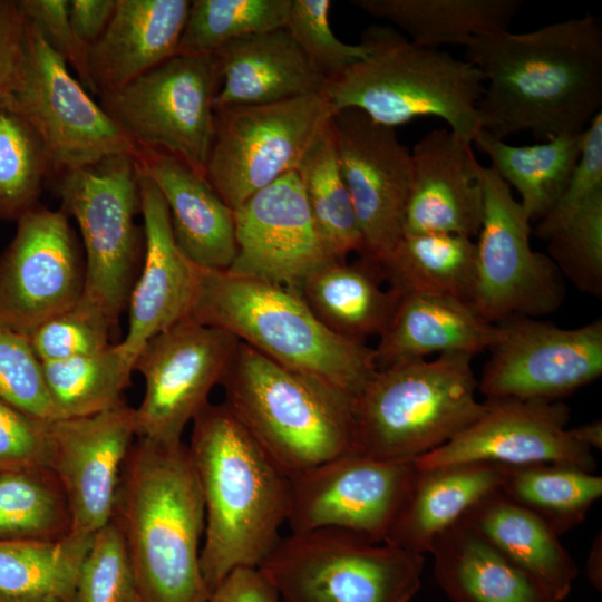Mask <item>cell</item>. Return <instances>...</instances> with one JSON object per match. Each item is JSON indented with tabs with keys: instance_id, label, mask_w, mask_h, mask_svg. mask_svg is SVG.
I'll use <instances>...</instances> for the list:
<instances>
[{
	"instance_id": "7bdbcfd3",
	"label": "cell",
	"mask_w": 602,
	"mask_h": 602,
	"mask_svg": "<svg viewBox=\"0 0 602 602\" xmlns=\"http://www.w3.org/2000/svg\"><path fill=\"white\" fill-rule=\"evenodd\" d=\"M72 602H140L126 541L114 520L93 535Z\"/></svg>"
},
{
	"instance_id": "11a10c76",
	"label": "cell",
	"mask_w": 602,
	"mask_h": 602,
	"mask_svg": "<svg viewBox=\"0 0 602 602\" xmlns=\"http://www.w3.org/2000/svg\"><path fill=\"white\" fill-rule=\"evenodd\" d=\"M586 575L591 584L599 591L602 589V541L601 534L593 541L586 561Z\"/></svg>"
},
{
	"instance_id": "8992f818",
	"label": "cell",
	"mask_w": 602,
	"mask_h": 602,
	"mask_svg": "<svg viewBox=\"0 0 602 602\" xmlns=\"http://www.w3.org/2000/svg\"><path fill=\"white\" fill-rule=\"evenodd\" d=\"M224 405L290 478L355 450L352 396L239 342Z\"/></svg>"
},
{
	"instance_id": "f546056e",
	"label": "cell",
	"mask_w": 602,
	"mask_h": 602,
	"mask_svg": "<svg viewBox=\"0 0 602 602\" xmlns=\"http://www.w3.org/2000/svg\"><path fill=\"white\" fill-rule=\"evenodd\" d=\"M383 282L378 263L359 256L321 266L297 291L329 330L366 342L383 332L399 301L400 294Z\"/></svg>"
},
{
	"instance_id": "4dcf8cb0",
	"label": "cell",
	"mask_w": 602,
	"mask_h": 602,
	"mask_svg": "<svg viewBox=\"0 0 602 602\" xmlns=\"http://www.w3.org/2000/svg\"><path fill=\"white\" fill-rule=\"evenodd\" d=\"M555 602L570 594L577 566L559 535L542 518L506 498L488 495L463 517Z\"/></svg>"
},
{
	"instance_id": "1f68e13d",
	"label": "cell",
	"mask_w": 602,
	"mask_h": 602,
	"mask_svg": "<svg viewBox=\"0 0 602 602\" xmlns=\"http://www.w3.org/2000/svg\"><path fill=\"white\" fill-rule=\"evenodd\" d=\"M383 281L399 294H423L469 303L476 245L457 234H405L376 261Z\"/></svg>"
},
{
	"instance_id": "d4e9b609",
	"label": "cell",
	"mask_w": 602,
	"mask_h": 602,
	"mask_svg": "<svg viewBox=\"0 0 602 602\" xmlns=\"http://www.w3.org/2000/svg\"><path fill=\"white\" fill-rule=\"evenodd\" d=\"M190 7L188 0H116L108 27L88 48L90 91L119 88L176 55Z\"/></svg>"
},
{
	"instance_id": "f1b7e54d",
	"label": "cell",
	"mask_w": 602,
	"mask_h": 602,
	"mask_svg": "<svg viewBox=\"0 0 602 602\" xmlns=\"http://www.w3.org/2000/svg\"><path fill=\"white\" fill-rule=\"evenodd\" d=\"M429 553L435 580L453 602H555L464 518Z\"/></svg>"
},
{
	"instance_id": "9c48e42d",
	"label": "cell",
	"mask_w": 602,
	"mask_h": 602,
	"mask_svg": "<svg viewBox=\"0 0 602 602\" xmlns=\"http://www.w3.org/2000/svg\"><path fill=\"white\" fill-rule=\"evenodd\" d=\"M55 179L60 208L76 220L82 237L84 292L101 305L116 329L145 249L144 229L135 223L140 212L135 157L114 155Z\"/></svg>"
},
{
	"instance_id": "2e32d148",
	"label": "cell",
	"mask_w": 602,
	"mask_h": 602,
	"mask_svg": "<svg viewBox=\"0 0 602 602\" xmlns=\"http://www.w3.org/2000/svg\"><path fill=\"white\" fill-rule=\"evenodd\" d=\"M414 472V460L352 450L290 477L291 533L336 528L385 542Z\"/></svg>"
},
{
	"instance_id": "7402d4cb",
	"label": "cell",
	"mask_w": 602,
	"mask_h": 602,
	"mask_svg": "<svg viewBox=\"0 0 602 602\" xmlns=\"http://www.w3.org/2000/svg\"><path fill=\"white\" fill-rule=\"evenodd\" d=\"M414 177L402 235L457 234L476 237L484 198L479 162L473 144L450 129L438 128L419 139L412 151Z\"/></svg>"
},
{
	"instance_id": "c3c4849f",
	"label": "cell",
	"mask_w": 602,
	"mask_h": 602,
	"mask_svg": "<svg viewBox=\"0 0 602 602\" xmlns=\"http://www.w3.org/2000/svg\"><path fill=\"white\" fill-rule=\"evenodd\" d=\"M49 454V421L0 399V472L48 467Z\"/></svg>"
},
{
	"instance_id": "4fadbf2b",
	"label": "cell",
	"mask_w": 602,
	"mask_h": 602,
	"mask_svg": "<svg viewBox=\"0 0 602 602\" xmlns=\"http://www.w3.org/2000/svg\"><path fill=\"white\" fill-rule=\"evenodd\" d=\"M478 176L484 212L469 304L494 324L556 311L565 294L562 275L547 254L532 249L531 221L491 166L479 165Z\"/></svg>"
},
{
	"instance_id": "30bf717a",
	"label": "cell",
	"mask_w": 602,
	"mask_h": 602,
	"mask_svg": "<svg viewBox=\"0 0 602 602\" xmlns=\"http://www.w3.org/2000/svg\"><path fill=\"white\" fill-rule=\"evenodd\" d=\"M215 129L205 177L235 211L298 166L330 125L322 94L260 105L214 108Z\"/></svg>"
},
{
	"instance_id": "3957f363",
	"label": "cell",
	"mask_w": 602,
	"mask_h": 602,
	"mask_svg": "<svg viewBox=\"0 0 602 602\" xmlns=\"http://www.w3.org/2000/svg\"><path fill=\"white\" fill-rule=\"evenodd\" d=\"M111 520L125 537L140 602H207L204 504L186 444L135 440Z\"/></svg>"
},
{
	"instance_id": "52a82bcc",
	"label": "cell",
	"mask_w": 602,
	"mask_h": 602,
	"mask_svg": "<svg viewBox=\"0 0 602 602\" xmlns=\"http://www.w3.org/2000/svg\"><path fill=\"white\" fill-rule=\"evenodd\" d=\"M473 358L441 353L377 369L353 398L355 452L414 460L464 430L486 408Z\"/></svg>"
},
{
	"instance_id": "9a60e30c",
	"label": "cell",
	"mask_w": 602,
	"mask_h": 602,
	"mask_svg": "<svg viewBox=\"0 0 602 602\" xmlns=\"http://www.w3.org/2000/svg\"><path fill=\"white\" fill-rule=\"evenodd\" d=\"M477 390L486 399L556 401L602 375V320L565 329L532 317L497 323Z\"/></svg>"
},
{
	"instance_id": "ab89813d",
	"label": "cell",
	"mask_w": 602,
	"mask_h": 602,
	"mask_svg": "<svg viewBox=\"0 0 602 602\" xmlns=\"http://www.w3.org/2000/svg\"><path fill=\"white\" fill-rule=\"evenodd\" d=\"M50 166L33 126L0 94V220L17 221L39 204Z\"/></svg>"
},
{
	"instance_id": "60d3db41",
	"label": "cell",
	"mask_w": 602,
	"mask_h": 602,
	"mask_svg": "<svg viewBox=\"0 0 602 602\" xmlns=\"http://www.w3.org/2000/svg\"><path fill=\"white\" fill-rule=\"evenodd\" d=\"M292 0H194L178 43L181 55L207 56L226 42L287 26Z\"/></svg>"
},
{
	"instance_id": "74e56055",
	"label": "cell",
	"mask_w": 602,
	"mask_h": 602,
	"mask_svg": "<svg viewBox=\"0 0 602 602\" xmlns=\"http://www.w3.org/2000/svg\"><path fill=\"white\" fill-rule=\"evenodd\" d=\"M91 537L69 534L54 542L0 540V593L72 602Z\"/></svg>"
},
{
	"instance_id": "816d5d0a",
	"label": "cell",
	"mask_w": 602,
	"mask_h": 602,
	"mask_svg": "<svg viewBox=\"0 0 602 602\" xmlns=\"http://www.w3.org/2000/svg\"><path fill=\"white\" fill-rule=\"evenodd\" d=\"M207 602H282L259 567H237L211 591Z\"/></svg>"
},
{
	"instance_id": "7c38bea8",
	"label": "cell",
	"mask_w": 602,
	"mask_h": 602,
	"mask_svg": "<svg viewBox=\"0 0 602 602\" xmlns=\"http://www.w3.org/2000/svg\"><path fill=\"white\" fill-rule=\"evenodd\" d=\"M2 94L39 134L50 177L114 155L137 154V146L93 100L64 58L27 19L23 58L14 80Z\"/></svg>"
},
{
	"instance_id": "ee69618b",
	"label": "cell",
	"mask_w": 602,
	"mask_h": 602,
	"mask_svg": "<svg viewBox=\"0 0 602 602\" xmlns=\"http://www.w3.org/2000/svg\"><path fill=\"white\" fill-rule=\"evenodd\" d=\"M113 324L101 305L88 294L41 323L28 337L41 363L88 356L108 348Z\"/></svg>"
},
{
	"instance_id": "ba28073f",
	"label": "cell",
	"mask_w": 602,
	"mask_h": 602,
	"mask_svg": "<svg viewBox=\"0 0 602 602\" xmlns=\"http://www.w3.org/2000/svg\"><path fill=\"white\" fill-rule=\"evenodd\" d=\"M424 564V554L321 528L281 537L259 569L282 602H410Z\"/></svg>"
},
{
	"instance_id": "44dd1931",
	"label": "cell",
	"mask_w": 602,
	"mask_h": 602,
	"mask_svg": "<svg viewBox=\"0 0 602 602\" xmlns=\"http://www.w3.org/2000/svg\"><path fill=\"white\" fill-rule=\"evenodd\" d=\"M135 437V408L126 404L90 416L49 421L48 467L67 496L70 534L91 537L111 521Z\"/></svg>"
},
{
	"instance_id": "7dc6e473",
	"label": "cell",
	"mask_w": 602,
	"mask_h": 602,
	"mask_svg": "<svg viewBox=\"0 0 602 602\" xmlns=\"http://www.w3.org/2000/svg\"><path fill=\"white\" fill-rule=\"evenodd\" d=\"M602 193V113L594 116L583 133V144L570 181L554 207L537 222L534 234L541 233Z\"/></svg>"
},
{
	"instance_id": "ffe728a7",
	"label": "cell",
	"mask_w": 602,
	"mask_h": 602,
	"mask_svg": "<svg viewBox=\"0 0 602 602\" xmlns=\"http://www.w3.org/2000/svg\"><path fill=\"white\" fill-rule=\"evenodd\" d=\"M234 220L230 274L298 290L308 275L336 261L315 227L297 171L250 196Z\"/></svg>"
},
{
	"instance_id": "681fc988",
	"label": "cell",
	"mask_w": 602,
	"mask_h": 602,
	"mask_svg": "<svg viewBox=\"0 0 602 602\" xmlns=\"http://www.w3.org/2000/svg\"><path fill=\"white\" fill-rule=\"evenodd\" d=\"M19 6L26 19L38 28L47 43L77 71L81 85L90 90L88 48L71 28L69 0H19Z\"/></svg>"
},
{
	"instance_id": "cb8c5ba5",
	"label": "cell",
	"mask_w": 602,
	"mask_h": 602,
	"mask_svg": "<svg viewBox=\"0 0 602 602\" xmlns=\"http://www.w3.org/2000/svg\"><path fill=\"white\" fill-rule=\"evenodd\" d=\"M135 161L162 193L183 254L202 269L227 271L236 255L234 211L206 177L159 149L137 147Z\"/></svg>"
},
{
	"instance_id": "277c9868",
	"label": "cell",
	"mask_w": 602,
	"mask_h": 602,
	"mask_svg": "<svg viewBox=\"0 0 602 602\" xmlns=\"http://www.w3.org/2000/svg\"><path fill=\"white\" fill-rule=\"evenodd\" d=\"M194 268L188 319L223 329L273 361L352 397L376 372L373 349L329 330L297 290Z\"/></svg>"
},
{
	"instance_id": "83f0119b",
	"label": "cell",
	"mask_w": 602,
	"mask_h": 602,
	"mask_svg": "<svg viewBox=\"0 0 602 602\" xmlns=\"http://www.w3.org/2000/svg\"><path fill=\"white\" fill-rule=\"evenodd\" d=\"M499 328L469 303L443 297L400 294L395 312L373 349L377 369L433 353L488 350Z\"/></svg>"
},
{
	"instance_id": "bcb514c9",
	"label": "cell",
	"mask_w": 602,
	"mask_h": 602,
	"mask_svg": "<svg viewBox=\"0 0 602 602\" xmlns=\"http://www.w3.org/2000/svg\"><path fill=\"white\" fill-rule=\"evenodd\" d=\"M0 399L46 420L58 419L48 394L42 365L29 339L0 324Z\"/></svg>"
},
{
	"instance_id": "484cf974",
	"label": "cell",
	"mask_w": 602,
	"mask_h": 602,
	"mask_svg": "<svg viewBox=\"0 0 602 602\" xmlns=\"http://www.w3.org/2000/svg\"><path fill=\"white\" fill-rule=\"evenodd\" d=\"M213 55L221 78L214 108L322 94L326 84L285 27L231 40Z\"/></svg>"
},
{
	"instance_id": "6da1fadb",
	"label": "cell",
	"mask_w": 602,
	"mask_h": 602,
	"mask_svg": "<svg viewBox=\"0 0 602 602\" xmlns=\"http://www.w3.org/2000/svg\"><path fill=\"white\" fill-rule=\"evenodd\" d=\"M482 74V129L504 139L582 133L601 113L602 30L585 14L526 32L480 33L466 46Z\"/></svg>"
},
{
	"instance_id": "5bb4252c",
	"label": "cell",
	"mask_w": 602,
	"mask_h": 602,
	"mask_svg": "<svg viewBox=\"0 0 602 602\" xmlns=\"http://www.w3.org/2000/svg\"><path fill=\"white\" fill-rule=\"evenodd\" d=\"M240 340L232 333L185 318L149 339L134 361L144 378L136 412L137 437L182 441L186 426L210 402Z\"/></svg>"
},
{
	"instance_id": "db71d44e",
	"label": "cell",
	"mask_w": 602,
	"mask_h": 602,
	"mask_svg": "<svg viewBox=\"0 0 602 602\" xmlns=\"http://www.w3.org/2000/svg\"><path fill=\"white\" fill-rule=\"evenodd\" d=\"M569 434L576 443L590 449L602 448V423L594 420L574 428H569Z\"/></svg>"
},
{
	"instance_id": "8fae6325",
	"label": "cell",
	"mask_w": 602,
	"mask_h": 602,
	"mask_svg": "<svg viewBox=\"0 0 602 602\" xmlns=\"http://www.w3.org/2000/svg\"><path fill=\"white\" fill-rule=\"evenodd\" d=\"M221 78L214 55L176 54L99 105L137 146L173 154L205 176Z\"/></svg>"
},
{
	"instance_id": "d6a6232c",
	"label": "cell",
	"mask_w": 602,
	"mask_h": 602,
	"mask_svg": "<svg viewBox=\"0 0 602 602\" xmlns=\"http://www.w3.org/2000/svg\"><path fill=\"white\" fill-rule=\"evenodd\" d=\"M356 7L387 20L414 43L438 49L467 46L480 33L508 29L521 0H355Z\"/></svg>"
},
{
	"instance_id": "f5cc1de1",
	"label": "cell",
	"mask_w": 602,
	"mask_h": 602,
	"mask_svg": "<svg viewBox=\"0 0 602 602\" xmlns=\"http://www.w3.org/2000/svg\"><path fill=\"white\" fill-rule=\"evenodd\" d=\"M116 9V0H70L69 20L77 39L89 48L105 32Z\"/></svg>"
},
{
	"instance_id": "5b68a950",
	"label": "cell",
	"mask_w": 602,
	"mask_h": 602,
	"mask_svg": "<svg viewBox=\"0 0 602 602\" xmlns=\"http://www.w3.org/2000/svg\"><path fill=\"white\" fill-rule=\"evenodd\" d=\"M361 43L366 59L326 80L322 95L334 113L359 109L390 127L433 116L473 144L482 129L477 107L484 91L473 64L418 46L390 26L368 27Z\"/></svg>"
},
{
	"instance_id": "9f6ffc18",
	"label": "cell",
	"mask_w": 602,
	"mask_h": 602,
	"mask_svg": "<svg viewBox=\"0 0 602 602\" xmlns=\"http://www.w3.org/2000/svg\"><path fill=\"white\" fill-rule=\"evenodd\" d=\"M0 602H65L61 600H55V599H21V598H13L9 595H4L0 593Z\"/></svg>"
},
{
	"instance_id": "603a6c76",
	"label": "cell",
	"mask_w": 602,
	"mask_h": 602,
	"mask_svg": "<svg viewBox=\"0 0 602 602\" xmlns=\"http://www.w3.org/2000/svg\"><path fill=\"white\" fill-rule=\"evenodd\" d=\"M138 183L145 249L128 299L127 333L119 342L133 362L149 339L187 318L195 278L194 264L174 239L162 193L140 171Z\"/></svg>"
},
{
	"instance_id": "f907efd6",
	"label": "cell",
	"mask_w": 602,
	"mask_h": 602,
	"mask_svg": "<svg viewBox=\"0 0 602 602\" xmlns=\"http://www.w3.org/2000/svg\"><path fill=\"white\" fill-rule=\"evenodd\" d=\"M26 18L16 0H0V94L14 80L25 52Z\"/></svg>"
},
{
	"instance_id": "e575fe53",
	"label": "cell",
	"mask_w": 602,
	"mask_h": 602,
	"mask_svg": "<svg viewBox=\"0 0 602 602\" xmlns=\"http://www.w3.org/2000/svg\"><path fill=\"white\" fill-rule=\"evenodd\" d=\"M498 491L560 536L581 524L601 497L602 477L562 463L505 466Z\"/></svg>"
},
{
	"instance_id": "8d00e7d4",
	"label": "cell",
	"mask_w": 602,
	"mask_h": 602,
	"mask_svg": "<svg viewBox=\"0 0 602 602\" xmlns=\"http://www.w3.org/2000/svg\"><path fill=\"white\" fill-rule=\"evenodd\" d=\"M42 365L48 394L60 418L95 415L124 402L134 362L119 343L81 357Z\"/></svg>"
},
{
	"instance_id": "7a4b0ae2",
	"label": "cell",
	"mask_w": 602,
	"mask_h": 602,
	"mask_svg": "<svg viewBox=\"0 0 602 602\" xmlns=\"http://www.w3.org/2000/svg\"><path fill=\"white\" fill-rule=\"evenodd\" d=\"M204 504L201 569L214 590L237 567H259L287 522L289 477L225 405L208 402L187 445Z\"/></svg>"
},
{
	"instance_id": "d6986e66",
	"label": "cell",
	"mask_w": 602,
	"mask_h": 602,
	"mask_svg": "<svg viewBox=\"0 0 602 602\" xmlns=\"http://www.w3.org/2000/svg\"><path fill=\"white\" fill-rule=\"evenodd\" d=\"M484 412L443 446L414 459L417 468L485 462L504 466L562 463L593 473L591 449L566 428L570 408L561 400L489 398Z\"/></svg>"
},
{
	"instance_id": "d590c367",
	"label": "cell",
	"mask_w": 602,
	"mask_h": 602,
	"mask_svg": "<svg viewBox=\"0 0 602 602\" xmlns=\"http://www.w3.org/2000/svg\"><path fill=\"white\" fill-rule=\"evenodd\" d=\"M297 172L315 227L333 259L362 255L363 237L339 166L331 122Z\"/></svg>"
},
{
	"instance_id": "836d02e7",
	"label": "cell",
	"mask_w": 602,
	"mask_h": 602,
	"mask_svg": "<svg viewBox=\"0 0 602 602\" xmlns=\"http://www.w3.org/2000/svg\"><path fill=\"white\" fill-rule=\"evenodd\" d=\"M583 133L518 146L480 129L473 145L487 156L498 176L518 192V202L528 220L538 222L563 194L581 154Z\"/></svg>"
},
{
	"instance_id": "4316f807",
	"label": "cell",
	"mask_w": 602,
	"mask_h": 602,
	"mask_svg": "<svg viewBox=\"0 0 602 602\" xmlns=\"http://www.w3.org/2000/svg\"><path fill=\"white\" fill-rule=\"evenodd\" d=\"M504 465L472 462L417 468L386 543L429 553L434 541L499 489Z\"/></svg>"
},
{
	"instance_id": "e0dca14e",
	"label": "cell",
	"mask_w": 602,
	"mask_h": 602,
	"mask_svg": "<svg viewBox=\"0 0 602 602\" xmlns=\"http://www.w3.org/2000/svg\"><path fill=\"white\" fill-rule=\"evenodd\" d=\"M16 222L0 258V324L28 338L81 297L85 263L61 208L38 204Z\"/></svg>"
},
{
	"instance_id": "ac0fdd59",
	"label": "cell",
	"mask_w": 602,
	"mask_h": 602,
	"mask_svg": "<svg viewBox=\"0 0 602 602\" xmlns=\"http://www.w3.org/2000/svg\"><path fill=\"white\" fill-rule=\"evenodd\" d=\"M331 127L363 237L360 256L378 261L402 236L414 177L411 151L398 139L395 127L376 123L359 109L336 111Z\"/></svg>"
},
{
	"instance_id": "b9f144b4",
	"label": "cell",
	"mask_w": 602,
	"mask_h": 602,
	"mask_svg": "<svg viewBox=\"0 0 602 602\" xmlns=\"http://www.w3.org/2000/svg\"><path fill=\"white\" fill-rule=\"evenodd\" d=\"M561 275L595 298L602 295V193L570 216L536 234Z\"/></svg>"
},
{
	"instance_id": "f35d334b",
	"label": "cell",
	"mask_w": 602,
	"mask_h": 602,
	"mask_svg": "<svg viewBox=\"0 0 602 602\" xmlns=\"http://www.w3.org/2000/svg\"><path fill=\"white\" fill-rule=\"evenodd\" d=\"M70 530L67 496L49 467L0 472V540L54 542Z\"/></svg>"
},
{
	"instance_id": "f6af8a7d",
	"label": "cell",
	"mask_w": 602,
	"mask_h": 602,
	"mask_svg": "<svg viewBox=\"0 0 602 602\" xmlns=\"http://www.w3.org/2000/svg\"><path fill=\"white\" fill-rule=\"evenodd\" d=\"M330 7V0H292L285 26L326 80L366 59L368 55L361 42L350 45L334 36L329 21Z\"/></svg>"
}]
</instances>
